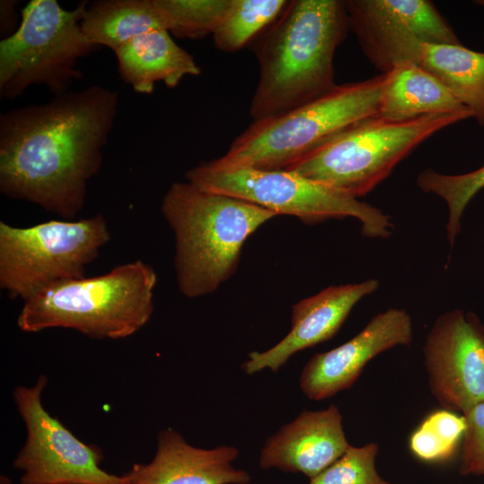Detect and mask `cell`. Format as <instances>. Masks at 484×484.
<instances>
[{"label": "cell", "mask_w": 484, "mask_h": 484, "mask_svg": "<svg viewBox=\"0 0 484 484\" xmlns=\"http://www.w3.org/2000/svg\"><path fill=\"white\" fill-rule=\"evenodd\" d=\"M118 100L117 91L91 85L1 113V194L73 220L101 168Z\"/></svg>", "instance_id": "cell-1"}, {"label": "cell", "mask_w": 484, "mask_h": 484, "mask_svg": "<svg viewBox=\"0 0 484 484\" xmlns=\"http://www.w3.org/2000/svg\"><path fill=\"white\" fill-rule=\"evenodd\" d=\"M349 29L345 1H289L254 44L259 80L249 108L253 120L284 114L333 90L334 55Z\"/></svg>", "instance_id": "cell-2"}, {"label": "cell", "mask_w": 484, "mask_h": 484, "mask_svg": "<svg viewBox=\"0 0 484 484\" xmlns=\"http://www.w3.org/2000/svg\"><path fill=\"white\" fill-rule=\"evenodd\" d=\"M161 213L175 237L180 292L193 298L214 292L232 276L247 238L275 212L188 182L171 184Z\"/></svg>", "instance_id": "cell-3"}, {"label": "cell", "mask_w": 484, "mask_h": 484, "mask_svg": "<svg viewBox=\"0 0 484 484\" xmlns=\"http://www.w3.org/2000/svg\"><path fill=\"white\" fill-rule=\"evenodd\" d=\"M154 269L138 259L109 272L54 284L23 302L17 318L26 333L67 328L93 339H123L153 313Z\"/></svg>", "instance_id": "cell-4"}, {"label": "cell", "mask_w": 484, "mask_h": 484, "mask_svg": "<svg viewBox=\"0 0 484 484\" xmlns=\"http://www.w3.org/2000/svg\"><path fill=\"white\" fill-rule=\"evenodd\" d=\"M385 74L337 84L318 99L284 114L253 121L220 158L214 169H285L354 125L378 116Z\"/></svg>", "instance_id": "cell-5"}, {"label": "cell", "mask_w": 484, "mask_h": 484, "mask_svg": "<svg viewBox=\"0 0 484 484\" xmlns=\"http://www.w3.org/2000/svg\"><path fill=\"white\" fill-rule=\"evenodd\" d=\"M468 118L469 114H436L402 122L370 117L285 169L359 199L387 178L422 143Z\"/></svg>", "instance_id": "cell-6"}, {"label": "cell", "mask_w": 484, "mask_h": 484, "mask_svg": "<svg viewBox=\"0 0 484 484\" xmlns=\"http://www.w3.org/2000/svg\"><path fill=\"white\" fill-rule=\"evenodd\" d=\"M88 2L73 10L56 0H31L22 10L20 26L0 41V97L19 98L32 85L54 95L68 91L82 74L78 61L99 47L83 34L81 22Z\"/></svg>", "instance_id": "cell-7"}, {"label": "cell", "mask_w": 484, "mask_h": 484, "mask_svg": "<svg viewBox=\"0 0 484 484\" xmlns=\"http://www.w3.org/2000/svg\"><path fill=\"white\" fill-rule=\"evenodd\" d=\"M109 239L101 214L25 228L1 220L0 287L24 302L54 284L84 278Z\"/></svg>", "instance_id": "cell-8"}, {"label": "cell", "mask_w": 484, "mask_h": 484, "mask_svg": "<svg viewBox=\"0 0 484 484\" xmlns=\"http://www.w3.org/2000/svg\"><path fill=\"white\" fill-rule=\"evenodd\" d=\"M185 179L214 193L243 199L277 215L298 217L307 224L352 217L371 238H387L393 225L380 209L332 186L287 169H214L201 162L188 169Z\"/></svg>", "instance_id": "cell-9"}, {"label": "cell", "mask_w": 484, "mask_h": 484, "mask_svg": "<svg viewBox=\"0 0 484 484\" xmlns=\"http://www.w3.org/2000/svg\"><path fill=\"white\" fill-rule=\"evenodd\" d=\"M48 378L33 386H17L13 400L26 427V440L13 462L22 471L21 484H125L124 476L100 468L103 455L80 441L42 404Z\"/></svg>", "instance_id": "cell-10"}, {"label": "cell", "mask_w": 484, "mask_h": 484, "mask_svg": "<svg viewBox=\"0 0 484 484\" xmlns=\"http://www.w3.org/2000/svg\"><path fill=\"white\" fill-rule=\"evenodd\" d=\"M350 29L380 72L416 64L422 44H461L454 30L428 0H346Z\"/></svg>", "instance_id": "cell-11"}, {"label": "cell", "mask_w": 484, "mask_h": 484, "mask_svg": "<svg viewBox=\"0 0 484 484\" xmlns=\"http://www.w3.org/2000/svg\"><path fill=\"white\" fill-rule=\"evenodd\" d=\"M422 352L429 390L443 409L463 412L484 402V324L475 313L438 315Z\"/></svg>", "instance_id": "cell-12"}, {"label": "cell", "mask_w": 484, "mask_h": 484, "mask_svg": "<svg viewBox=\"0 0 484 484\" xmlns=\"http://www.w3.org/2000/svg\"><path fill=\"white\" fill-rule=\"evenodd\" d=\"M412 340L410 314L390 307L374 315L348 341L311 357L301 371L299 388L313 401L330 398L350 388L376 356L396 346H409Z\"/></svg>", "instance_id": "cell-13"}, {"label": "cell", "mask_w": 484, "mask_h": 484, "mask_svg": "<svg viewBox=\"0 0 484 484\" xmlns=\"http://www.w3.org/2000/svg\"><path fill=\"white\" fill-rule=\"evenodd\" d=\"M379 286L376 279L332 285L294 304L288 334L267 350L250 352L242 369L248 375L264 369L276 372L295 353L330 340L355 305L377 290Z\"/></svg>", "instance_id": "cell-14"}, {"label": "cell", "mask_w": 484, "mask_h": 484, "mask_svg": "<svg viewBox=\"0 0 484 484\" xmlns=\"http://www.w3.org/2000/svg\"><path fill=\"white\" fill-rule=\"evenodd\" d=\"M342 416L336 405L305 411L270 436L261 450L263 469L317 476L349 448Z\"/></svg>", "instance_id": "cell-15"}, {"label": "cell", "mask_w": 484, "mask_h": 484, "mask_svg": "<svg viewBox=\"0 0 484 484\" xmlns=\"http://www.w3.org/2000/svg\"><path fill=\"white\" fill-rule=\"evenodd\" d=\"M238 455L231 445L193 446L180 433L166 428L159 434L152 461L134 464L123 476L125 484H248L250 474L232 465Z\"/></svg>", "instance_id": "cell-16"}, {"label": "cell", "mask_w": 484, "mask_h": 484, "mask_svg": "<svg viewBox=\"0 0 484 484\" xmlns=\"http://www.w3.org/2000/svg\"><path fill=\"white\" fill-rule=\"evenodd\" d=\"M114 53L120 78L142 94L152 93L157 82L175 88L185 76L201 73L192 55L180 48L167 30L142 34Z\"/></svg>", "instance_id": "cell-17"}, {"label": "cell", "mask_w": 484, "mask_h": 484, "mask_svg": "<svg viewBox=\"0 0 484 484\" xmlns=\"http://www.w3.org/2000/svg\"><path fill=\"white\" fill-rule=\"evenodd\" d=\"M378 116L395 122L436 114H469L447 88L420 65L407 62L385 73Z\"/></svg>", "instance_id": "cell-18"}, {"label": "cell", "mask_w": 484, "mask_h": 484, "mask_svg": "<svg viewBox=\"0 0 484 484\" xmlns=\"http://www.w3.org/2000/svg\"><path fill=\"white\" fill-rule=\"evenodd\" d=\"M416 64L437 78L484 127V52L462 44H422Z\"/></svg>", "instance_id": "cell-19"}, {"label": "cell", "mask_w": 484, "mask_h": 484, "mask_svg": "<svg viewBox=\"0 0 484 484\" xmlns=\"http://www.w3.org/2000/svg\"><path fill=\"white\" fill-rule=\"evenodd\" d=\"M81 28L91 43L115 52L142 34L167 30V23L156 0H97L87 4Z\"/></svg>", "instance_id": "cell-20"}, {"label": "cell", "mask_w": 484, "mask_h": 484, "mask_svg": "<svg viewBox=\"0 0 484 484\" xmlns=\"http://www.w3.org/2000/svg\"><path fill=\"white\" fill-rule=\"evenodd\" d=\"M287 0H231L214 32L216 48L235 52L266 30L283 12Z\"/></svg>", "instance_id": "cell-21"}, {"label": "cell", "mask_w": 484, "mask_h": 484, "mask_svg": "<svg viewBox=\"0 0 484 484\" xmlns=\"http://www.w3.org/2000/svg\"><path fill=\"white\" fill-rule=\"evenodd\" d=\"M416 185L422 192L436 194L446 203V236L452 248L460 233L461 219L465 208L484 187V166L459 175L443 174L428 168L419 173Z\"/></svg>", "instance_id": "cell-22"}, {"label": "cell", "mask_w": 484, "mask_h": 484, "mask_svg": "<svg viewBox=\"0 0 484 484\" xmlns=\"http://www.w3.org/2000/svg\"><path fill=\"white\" fill-rule=\"evenodd\" d=\"M464 430L462 415L445 409L436 411L411 434L409 447L413 455L423 462H445L456 452Z\"/></svg>", "instance_id": "cell-23"}, {"label": "cell", "mask_w": 484, "mask_h": 484, "mask_svg": "<svg viewBox=\"0 0 484 484\" xmlns=\"http://www.w3.org/2000/svg\"><path fill=\"white\" fill-rule=\"evenodd\" d=\"M167 30L177 38L199 39L213 35L231 0H156Z\"/></svg>", "instance_id": "cell-24"}, {"label": "cell", "mask_w": 484, "mask_h": 484, "mask_svg": "<svg viewBox=\"0 0 484 484\" xmlns=\"http://www.w3.org/2000/svg\"><path fill=\"white\" fill-rule=\"evenodd\" d=\"M378 445H350L346 452L308 484H392L376 469Z\"/></svg>", "instance_id": "cell-25"}, {"label": "cell", "mask_w": 484, "mask_h": 484, "mask_svg": "<svg viewBox=\"0 0 484 484\" xmlns=\"http://www.w3.org/2000/svg\"><path fill=\"white\" fill-rule=\"evenodd\" d=\"M465 420L459 472L484 476V402L462 412Z\"/></svg>", "instance_id": "cell-26"}, {"label": "cell", "mask_w": 484, "mask_h": 484, "mask_svg": "<svg viewBox=\"0 0 484 484\" xmlns=\"http://www.w3.org/2000/svg\"><path fill=\"white\" fill-rule=\"evenodd\" d=\"M16 1L2 0L0 4V31L2 39L12 36L19 28L15 12ZM20 24V23H18Z\"/></svg>", "instance_id": "cell-27"}, {"label": "cell", "mask_w": 484, "mask_h": 484, "mask_svg": "<svg viewBox=\"0 0 484 484\" xmlns=\"http://www.w3.org/2000/svg\"><path fill=\"white\" fill-rule=\"evenodd\" d=\"M473 3L484 9V0H475ZM483 41H484V36H483Z\"/></svg>", "instance_id": "cell-28"}, {"label": "cell", "mask_w": 484, "mask_h": 484, "mask_svg": "<svg viewBox=\"0 0 484 484\" xmlns=\"http://www.w3.org/2000/svg\"><path fill=\"white\" fill-rule=\"evenodd\" d=\"M73 484H83V483H73Z\"/></svg>", "instance_id": "cell-29"}]
</instances>
